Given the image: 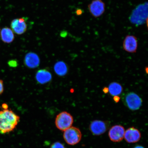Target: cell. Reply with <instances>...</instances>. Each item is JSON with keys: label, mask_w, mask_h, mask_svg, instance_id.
Returning a JSON list of instances; mask_svg holds the SVG:
<instances>
[{"label": "cell", "mask_w": 148, "mask_h": 148, "mask_svg": "<svg viewBox=\"0 0 148 148\" xmlns=\"http://www.w3.org/2000/svg\"><path fill=\"white\" fill-rule=\"evenodd\" d=\"M120 99V97L118 96H114L113 100L116 103H118Z\"/></svg>", "instance_id": "obj_20"}, {"label": "cell", "mask_w": 148, "mask_h": 148, "mask_svg": "<svg viewBox=\"0 0 148 148\" xmlns=\"http://www.w3.org/2000/svg\"><path fill=\"white\" fill-rule=\"evenodd\" d=\"M141 137L140 131L138 129L132 127L125 131L124 138L127 143H134L139 141Z\"/></svg>", "instance_id": "obj_10"}, {"label": "cell", "mask_w": 148, "mask_h": 148, "mask_svg": "<svg viewBox=\"0 0 148 148\" xmlns=\"http://www.w3.org/2000/svg\"><path fill=\"white\" fill-rule=\"evenodd\" d=\"M148 68L147 67L145 68V71L146 72V73H147V74L148 73Z\"/></svg>", "instance_id": "obj_24"}, {"label": "cell", "mask_w": 148, "mask_h": 148, "mask_svg": "<svg viewBox=\"0 0 148 148\" xmlns=\"http://www.w3.org/2000/svg\"><path fill=\"white\" fill-rule=\"evenodd\" d=\"M2 40L5 43H10L13 41L14 38V32L8 27L3 28L1 32Z\"/></svg>", "instance_id": "obj_14"}, {"label": "cell", "mask_w": 148, "mask_h": 148, "mask_svg": "<svg viewBox=\"0 0 148 148\" xmlns=\"http://www.w3.org/2000/svg\"><path fill=\"white\" fill-rule=\"evenodd\" d=\"M2 107L3 108V110H5V109H8V105H7L6 104H5V103H3V104L2 105Z\"/></svg>", "instance_id": "obj_22"}, {"label": "cell", "mask_w": 148, "mask_h": 148, "mask_svg": "<svg viewBox=\"0 0 148 148\" xmlns=\"http://www.w3.org/2000/svg\"><path fill=\"white\" fill-rule=\"evenodd\" d=\"M11 27L13 32L18 35H21L27 30V25L24 18H16L11 22Z\"/></svg>", "instance_id": "obj_9"}, {"label": "cell", "mask_w": 148, "mask_h": 148, "mask_svg": "<svg viewBox=\"0 0 148 148\" xmlns=\"http://www.w3.org/2000/svg\"><path fill=\"white\" fill-rule=\"evenodd\" d=\"M125 132V129L123 126L116 125L111 127L108 132V136L111 141L120 142L123 139Z\"/></svg>", "instance_id": "obj_7"}, {"label": "cell", "mask_w": 148, "mask_h": 148, "mask_svg": "<svg viewBox=\"0 0 148 148\" xmlns=\"http://www.w3.org/2000/svg\"><path fill=\"white\" fill-rule=\"evenodd\" d=\"M4 90L3 88V80L0 79V95H1L3 93Z\"/></svg>", "instance_id": "obj_19"}, {"label": "cell", "mask_w": 148, "mask_h": 148, "mask_svg": "<svg viewBox=\"0 0 148 148\" xmlns=\"http://www.w3.org/2000/svg\"><path fill=\"white\" fill-rule=\"evenodd\" d=\"M122 100L125 106L131 110H139L142 105L141 98L134 92H129L124 95Z\"/></svg>", "instance_id": "obj_3"}, {"label": "cell", "mask_w": 148, "mask_h": 148, "mask_svg": "<svg viewBox=\"0 0 148 148\" xmlns=\"http://www.w3.org/2000/svg\"><path fill=\"white\" fill-rule=\"evenodd\" d=\"M138 47V40L136 37L133 36H127L123 42L125 50L130 53L136 52Z\"/></svg>", "instance_id": "obj_11"}, {"label": "cell", "mask_w": 148, "mask_h": 148, "mask_svg": "<svg viewBox=\"0 0 148 148\" xmlns=\"http://www.w3.org/2000/svg\"><path fill=\"white\" fill-rule=\"evenodd\" d=\"M109 92L112 96H118L123 90V86L120 83L116 82L111 83L108 87Z\"/></svg>", "instance_id": "obj_15"}, {"label": "cell", "mask_w": 148, "mask_h": 148, "mask_svg": "<svg viewBox=\"0 0 148 148\" xmlns=\"http://www.w3.org/2000/svg\"><path fill=\"white\" fill-rule=\"evenodd\" d=\"M110 126V123L108 121L96 120L90 123L89 129L92 134L99 136L104 134Z\"/></svg>", "instance_id": "obj_6"}, {"label": "cell", "mask_w": 148, "mask_h": 148, "mask_svg": "<svg viewBox=\"0 0 148 148\" xmlns=\"http://www.w3.org/2000/svg\"><path fill=\"white\" fill-rule=\"evenodd\" d=\"M50 148H66V147L63 144L60 142H57L53 144Z\"/></svg>", "instance_id": "obj_17"}, {"label": "cell", "mask_w": 148, "mask_h": 148, "mask_svg": "<svg viewBox=\"0 0 148 148\" xmlns=\"http://www.w3.org/2000/svg\"><path fill=\"white\" fill-rule=\"evenodd\" d=\"M147 5H142L138 6L133 12L130 20L132 23L136 25H141L145 21L147 18Z\"/></svg>", "instance_id": "obj_5"}, {"label": "cell", "mask_w": 148, "mask_h": 148, "mask_svg": "<svg viewBox=\"0 0 148 148\" xmlns=\"http://www.w3.org/2000/svg\"><path fill=\"white\" fill-rule=\"evenodd\" d=\"M134 148H145L143 146L141 145H137Z\"/></svg>", "instance_id": "obj_23"}, {"label": "cell", "mask_w": 148, "mask_h": 148, "mask_svg": "<svg viewBox=\"0 0 148 148\" xmlns=\"http://www.w3.org/2000/svg\"><path fill=\"white\" fill-rule=\"evenodd\" d=\"M82 137L80 130L77 127L72 126L64 131V139L66 143L69 145H74L78 144L80 141Z\"/></svg>", "instance_id": "obj_4"}, {"label": "cell", "mask_w": 148, "mask_h": 148, "mask_svg": "<svg viewBox=\"0 0 148 148\" xmlns=\"http://www.w3.org/2000/svg\"><path fill=\"white\" fill-rule=\"evenodd\" d=\"M54 70L55 73L61 76L65 75L68 71L67 66L65 63L62 62H59L56 64Z\"/></svg>", "instance_id": "obj_16"}, {"label": "cell", "mask_w": 148, "mask_h": 148, "mask_svg": "<svg viewBox=\"0 0 148 148\" xmlns=\"http://www.w3.org/2000/svg\"><path fill=\"white\" fill-rule=\"evenodd\" d=\"M26 66L30 68L38 67L40 63V59L38 55L33 53H29L26 55L25 60Z\"/></svg>", "instance_id": "obj_12"}, {"label": "cell", "mask_w": 148, "mask_h": 148, "mask_svg": "<svg viewBox=\"0 0 148 148\" xmlns=\"http://www.w3.org/2000/svg\"><path fill=\"white\" fill-rule=\"evenodd\" d=\"M17 62L15 60H11L8 62L9 65L13 67H16L17 66Z\"/></svg>", "instance_id": "obj_18"}, {"label": "cell", "mask_w": 148, "mask_h": 148, "mask_svg": "<svg viewBox=\"0 0 148 148\" xmlns=\"http://www.w3.org/2000/svg\"><path fill=\"white\" fill-rule=\"evenodd\" d=\"M20 117L8 109L0 111V133L7 134L12 132L19 123Z\"/></svg>", "instance_id": "obj_1"}, {"label": "cell", "mask_w": 148, "mask_h": 148, "mask_svg": "<svg viewBox=\"0 0 148 148\" xmlns=\"http://www.w3.org/2000/svg\"><path fill=\"white\" fill-rule=\"evenodd\" d=\"M88 9L92 16L99 17L105 12V5L101 0H94L89 5Z\"/></svg>", "instance_id": "obj_8"}, {"label": "cell", "mask_w": 148, "mask_h": 148, "mask_svg": "<svg viewBox=\"0 0 148 148\" xmlns=\"http://www.w3.org/2000/svg\"><path fill=\"white\" fill-rule=\"evenodd\" d=\"M73 123V116L66 112L60 113L57 116L55 120V124L57 128L62 131L72 127Z\"/></svg>", "instance_id": "obj_2"}, {"label": "cell", "mask_w": 148, "mask_h": 148, "mask_svg": "<svg viewBox=\"0 0 148 148\" xmlns=\"http://www.w3.org/2000/svg\"><path fill=\"white\" fill-rule=\"evenodd\" d=\"M103 91L105 94L108 93L109 92L108 88L107 87H105L103 89Z\"/></svg>", "instance_id": "obj_21"}, {"label": "cell", "mask_w": 148, "mask_h": 148, "mask_svg": "<svg viewBox=\"0 0 148 148\" xmlns=\"http://www.w3.org/2000/svg\"><path fill=\"white\" fill-rule=\"evenodd\" d=\"M36 77L37 82L40 84H44L49 82L52 79V75L50 72L45 69L38 70L37 72Z\"/></svg>", "instance_id": "obj_13"}]
</instances>
